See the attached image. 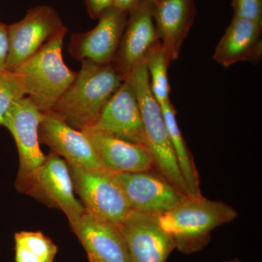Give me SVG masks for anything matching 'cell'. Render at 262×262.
I'll list each match as a JSON object with an SVG mask.
<instances>
[{
    "label": "cell",
    "mask_w": 262,
    "mask_h": 262,
    "mask_svg": "<svg viewBox=\"0 0 262 262\" xmlns=\"http://www.w3.org/2000/svg\"><path fill=\"white\" fill-rule=\"evenodd\" d=\"M196 15L194 0H160L155 5V29L170 62L178 59L183 42L194 24Z\"/></svg>",
    "instance_id": "17"
},
{
    "label": "cell",
    "mask_w": 262,
    "mask_h": 262,
    "mask_svg": "<svg viewBox=\"0 0 262 262\" xmlns=\"http://www.w3.org/2000/svg\"><path fill=\"white\" fill-rule=\"evenodd\" d=\"M237 212L227 203L211 201L203 195H186L170 211L157 215L158 223L171 236L176 248L192 253L208 244L213 229L230 223Z\"/></svg>",
    "instance_id": "2"
},
{
    "label": "cell",
    "mask_w": 262,
    "mask_h": 262,
    "mask_svg": "<svg viewBox=\"0 0 262 262\" xmlns=\"http://www.w3.org/2000/svg\"><path fill=\"white\" fill-rule=\"evenodd\" d=\"M224 262H241L239 261V259L238 258H234L233 259L228 260V261H225Z\"/></svg>",
    "instance_id": "27"
},
{
    "label": "cell",
    "mask_w": 262,
    "mask_h": 262,
    "mask_svg": "<svg viewBox=\"0 0 262 262\" xmlns=\"http://www.w3.org/2000/svg\"><path fill=\"white\" fill-rule=\"evenodd\" d=\"M155 5L140 0L127 16L126 26L112 64L126 80L137 66L145 62L150 51L160 42L153 20Z\"/></svg>",
    "instance_id": "11"
},
{
    "label": "cell",
    "mask_w": 262,
    "mask_h": 262,
    "mask_svg": "<svg viewBox=\"0 0 262 262\" xmlns=\"http://www.w3.org/2000/svg\"><path fill=\"white\" fill-rule=\"evenodd\" d=\"M261 24L233 16L217 44L213 59L222 67L241 61L257 63L261 58Z\"/></svg>",
    "instance_id": "18"
},
{
    "label": "cell",
    "mask_w": 262,
    "mask_h": 262,
    "mask_svg": "<svg viewBox=\"0 0 262 262\" xmlns=\"http://www.w3.org/2000/svg\"><path fill=\"white\" fill-rule=\"evenodd\" d=\"M127 80L135 91L144 127L145 146L149 151L155 168L179 192L189 195V192L174 153L168 129L159 103L150 89L146 61L137 66Z\"/></svg>",
    "instance_id": "4"
},
{
    "label": "cell",
    "mask_w": 262,
    "mask_h": 262,
    "mask_svg": "<svg viewBox=\"0 0 262 262\" xmlns=\"http://www.w3.org/2000/svg\"><path fill=\"white\" fill-rule=\"evenodd\" d=\"M89 262H101L100 261H98V260L94 259V258H89Z\"/></svg>",
    "instance_id": "29"
},
{
    "label": "cell",
    "mask_w": 262,
    "mask_h": 262,
    "mask_svg": "<svg viewBox=\"0 0 262 262\" xmlns=\"http://www.w3.org/2000/svg\"><path fill=\"white\" fill-rule=\"evenodd\" d=\"M68 165L74 189L80 196L85 211L116 224L132 211L110 172Z\"/></svg>",
    "instance_id": "6"
},
{
    "label": "cell",
    "mask_w": 262,
    "mask_h": 262,
    "mask_svg": "<svg viewBox=\"0 0 262 262\" xmlns=\"http://www.w3.org/2000/svg\"><path fill=\"white\" fill-rule=\"evenodd\" d=\"M160 106L181 173L187 185L189 195H201L199 176L196 171L192 155L188 149L187 144L177 123L175 108L170 100Z\"/></svg>",
    "instance_id": "19"
},
{
    "label": "cell",
    "mask_w": 262,
    "mask_h": 262,
    "mask_svg": "<svg viewBox=\"0 0 262 262\" xmlns=\"http://www.w3.org/2000/svg\"><path fill=\"white\" fill-rule=\"evenodd\" d=\"M90 127L145 146L139 102L127 79L108 100L96 123Z\"/></svg>",
    "instance_id": "14"
},
{
    "label": "cell",
    "mask_w": 262,
    "mask_h": 262,
    "mask_svg": "<svg viewBox=\"0 0 262 262\" xmlns=\"http://www.w3.org/2000/svg\"><path fill=\"white\" fill-rule=\"evenodd\" d=\"M9 42H8V26L0 22V74L6 70Z\"/></svg>",
    "instance_id": "25"
},
{
    "label": "cell",
    "mask_w": 262,
    "mask_h": 262,
    "mask_svg": "<svg viewBox=\"0 0 262 262\" xmlns=\"http://www.w3.org/2000/svg\"><path fill=\"white\" fill-rule=\"evenodd\" d=\"M25 92L15 72L5 71L0 74V126L3 125L5 114L16 100L25 97Z\"/></svg>",
    "instance_id": "22"
},
{
    "label": "cell",
    "mask_w": 262,
    "mask_h": 262,
    "mask_svg": "<svg viewBox=\"0 0 262 262\" xmlns=\"http://www.w3.org/2000/svg\"><path fill=\"white\" fill-rule=\"evenodd\" d=\"M18 190L61 210L70 225L77 222L85 211L82 203L76 199L68 164L53 151L46 156L42 165Z\"/></svg>",
    "instance_id": "5"
},
{
    "label": "cell",
    "mask_w": 262,
    "mask_h": 262,
    "mask_svg": "<svg viewBox=\"0 0 262 262\" xmlns=\"http://www.w3.org/2000/svg\"><path fill=\"white\" fill-rule=\"evenodd\" d=\"M124 80L112 63L84 60L75 80L51 111L77 130L92 127Z\"/></svg>",
    "instance_id": "1"
},
{
    "label": "cell",
    "mask_w": 262,
    "mask_h": 262,
    "mask_svg": "<svg viewBox=\"0 0 262 262\" xmlns=\"http://www.w3.org/2000/svg\"><path fill=\"white\" fill-rule=\"evenodd\" d=\"M140 0H114L113 6L124 13H129L139 4Z\"/></svg>",
    "instance_id": "26"
},
{
    "label": "cell",
    "mask_w": 262,
    "mask_h": 262,
    "mask_svg": "<svg viewBox=\"0 0 262 262\" xmlns=\"http://www.w3.org/2000/svg\"><path fill=\"white\" fill-rule=\"evenodd\" d=\"M90 17L98 19L106 10L113 7L114 0H84Z\"/></svg>",
    "instance_id": "24"
},
{
    "label": "cell",
    "mask_w": 262,
    "mask_h": 262,
    "mask_svg": "<svg viewBox=\"0 0 262 262\" xmlns=\"http://www.w3.org/2000/svg\"><path fill=\"white\" fill-rule=\"evenodd\" d=\"M88 138L103 169L111 173L149 171L154 162L145 146L91 127L81 130Z\"/></svg>",
    "instance_id": "16"
},
{
    "label": "cell",
    "mask_w": 262,
    "mask_h": 262,
    "mask_svg": "<svg viewBox=\"0 0 262 262\" xmlns=\"http://www.w3.org/2000/svg\"><path fill=\"white\" fill-rule=\"evenodd\" d=\"M117 225L132 262H166L176 248L173 239L160 227L157 215L131 211Z\"/></svg>",
    "instance_id": "12"
},
{
    "label": "cell",
    "mask_w": 262,
    "mask_h": 262,
    "mask_svg": "<svg viewBox=\"0 0 262 262\" xmlns=\"http://www.w3.org/2000/svg\"><path fill=\"white\" fill-rule=\"evenodd\" d=\"M148 1H149L150 3H152V4H157V3H158V2H160V0H148Z\"/></svg>",
    "instance_id": "28"
},
{
    "label": "cell",
    "mask_w": 262,
    "mask_h": 262,
    "mask_svg": "<svg viewBox=\"0 0 262 262\" xmlns=\"http://www.w3.org/2000/svg\"><path fill=\"white\" fill-rule=\"evenodd\" d=\"M234 16L262 25V0H231Z\"/></svg>",
    "instance_id": "23"
},
{
    "label": "cell",
    "mask_w": 262,
    "mask_h": 262,
    "mask_svg": "<svg viewBox=\"0 0 262 262\" xmlns=\"http://www.w3.org/2000/svg\"><path fill=\"white\" fill-rule=\"evenodd\" d=\"M42 113L28 97L16 100L5 114L3 126L14 138L19 155L18 189L42 165L46 156L39 146V127Z\"/></svg>",
    "instance_id": "8"
},
{
    "label": "cell",
    "mask_w": 262,
    "mask_h": 262,
    "mask_svg": "<svg viewBox=\"0 0 262 262\" xmlns=\"http://www.w3.org/2000/svg\"><path fill=\"white\" fill-rule=\"evenodd\" d=\"M67 27L15 70L24 92L42 113L51 111L75 80L77 72L65 64L62 56Z\"/></svg>",
    "instance_id": "3"
},
{
    "label": "cell",
    "mask_w": 262,
    "mask_h": 262,
    "mask_svg": "<svg viewBox=\"0 0 262 262\" xmlns=\"http://www.w3.org/2000/svg\"><path fill=\"white\" fill-rule=\"evenodd\" d=\"M15 262H53L58 247L40 232L15 234Z\"/></svg>",
    "instance_id": "20"
},
{
    "label": "cell",
    "mask_w": 262,
    "mask_h": 262,
    "mask_svg": "<svg viewBox=\"0 0 262 262\" xmlns=\"http://www.w3.org/2000/svg\"><path fill=\"white\" fill-rule=\"evenodd\" d=\"M71 227L88 257L101 262H132L126 242L117 224L87 211Z\"/></svg>",
    "instance_id": "15"
},
{
    "label": "cell",
    "mask_w": 262,
    "mask_h": 262,
    "mask_svg": "<svg viewBox=\"0 0 262 262\" xmlns=\"http://www.w3.org/2000/svg\"><path fill=\"white\" fill-rule=\"evenodd\" d=\"M39 136L40 142L64 158L68 165L87 170H105L83 133L71 127L54 112L42 113Z\"/></svg>",
    "instance_id": "13"
},
{
    "label": "cell",
    "mask_w": 262,
    "mask_h": 262,
    "mask_svg": "<svg viewBox=\"0 0 262 262\" xmlns=\"http://www.w3.org/2000/svg\"><path fill=\"white\" fill-rule=\"evenodd\" d=\"M151 171L110 173L132 211L159 215L171 210L186 195L163 176Z\"/></svg>",
    "instance_id": "9"
},
{
    "label": "cell",
    "mask_w": 262,
    "mask_h": 262,
    "mask_svg": "<svg viewBox=\"0 0 262 262\" xmlns=\"http://www.w3.org/2000/svg\"><path fill=\"white\" fill-rule=\"evenodd\" d=\"M66 28L56 10L38 5L27 11L24 18L8 26V51L6 70L14 72L48 39Z\"/></svg>",
    "instance_id": "7"
},
{
    "label": "cell",
    "mask_w": 262,
    "mask_h": 262,
    "mask_svg": "<svg viewBox=\"0 0 262 262\" xmlns=\"http://www.w3.org/2000/svg\"><path fill=\"white\" fill-rule=\"evenodd\" d=\"M170 63L160 42L150 51L146 57V67L149 75L150 89L160 105L170 101L168 69Z\"/></svg>",
    "instance_id": "21"
},
{
    "label": "cell",
    "mask_w": 262,
    "mask_h": 262,
    "mask_svg": "<svg viewBox=\"0 0 262 262\" xmlns=\"http://www.w3.org/2000/svg\"><path fill=\"white\" fill-rule=\"evenodd\" d=\"M127 16V13L112 7L98 18V23L94 29L71 36L68 48L70 56L81 62L89 60L99 64L113 63Z\"/></svg>",
    "instance_id": "10"
}]
</instances>
